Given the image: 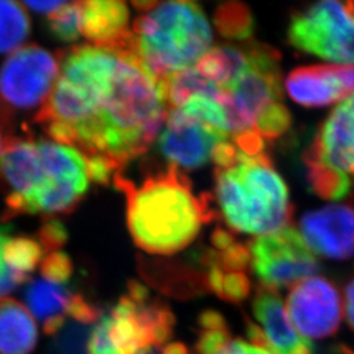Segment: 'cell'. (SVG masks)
Returning a JSON list of instances; mask_svg holds the SVG:
<instances>
[{
	"label": "cell",
	"instance_id": "obj_19",
	"mask_svg": "<svg viewBox=\"0 0 354 354\" xmlns=\"http://www.w3.org/2000/svg\"><path fill=\"white\" fill-rule=\"evenodd\" d=\"M250 58L245 42L243 45H222L207 51L194 68L221 88L227 87L245 71Z\"/></svg>",
	"mask_w": 354,
	"mask_h": 354
},
{
	"label": "cell",
	"instance_id": "obj_26",
	"mask_svg": "<svg viewBox=\"0 0 354 354\" xmlns=\"http://www.w3.org/2000/svg\"><path fill=\"white\" fill-rule=\"evenodd\" d=\"M140 314L151 332L153 346L160 348L167 345L174 336L176 326V317L169 306L160 299H150L140 304Z\"/></svg>",
	"mask_w": 354,
	"mask_h": 354
},
{
	"label": "cell",
	"instance_id": "obj_7",
	"mask_svg": "<svg viewBox=\"0 0 354 354\" xmlns=\"http://www.w3.org/2000/svg\"><path fill=\"white\" fill-rule=\"evenodd\" d=\"M288 41L307 54L354 66V16L345 3L319 1L292 13Z\"/></svg>",
	"mask_w": 354,
	"mask_h": 354
},
{
	"label": "cell",
	"instance_id": "obj_34",
	"mask_svg": "<svg viewBox=\"0 0 354 354\" xmlns=\"http://www.w3.org/2000/svg\"><path fill=\"white\" fill-rule=\"evenodd\" d=\"M197 326L203 330L228 328L227 322L223 315L215 310H203L197 317Z\"/></svg>",
	"mask_w": 354,
	"mask_h": 354
},
{
	"label": "cell",
	"instance_id": "obj_21",
	"mask_svg": "<svg viewBox=\"0 0 354 354\" xmlns=\"http://www.w3.org/2000/svg\"><path fill=\"white\" fill-rule=\"evenodd\" d=\"M4 256L7 264L12 269L15 276L21 285L30 281V274L42 263L46 252L38 239L10 236L4 248Z\"/></svg>",
	"mask_w": 354,
	"mask_h": 354
},
{
	"label": "cell",
	"instance_id": "obj_8",
	"mask_svg": "<svg viewBox=\"0 0 354 354\" xmlns=\"http://www.w3.org/2000/svg\"><path fill=\"white\" fill-rule=\"evenodd\" d=\"M251 269L260 285L281 290L314 277L320 270L317 257L292 226L254 236L248 243Z\"/></svg>",
	"mask_w": 354,
	"mask_h": 354
},
{
	"label": "cell",
	"instance_id": "obj_22",
	"mask_svg": "<svg viewBox=\"0 0 354 354\" xmlns=\"http://www.w3.org/2000/svg\"><path fill=\"white\" fill-rule=\"evenodd\" d=\"M29 30L30 21L23 3L0 0V54L17 50Z\"/></svg>",
	"mask_w": 354,
	"mask_h": 354
},
{
	"label": "cell",
	"instance_id": "obj_6",
	"mask_svg": "<svg viewBox=\"0 0 354 354\" xmlns=\"http://www.w3.org/2000/svg\"><path fill=\"white\" fill-rule=\"evenodd\" d=\"M245 45L248 67L227 87L221 88L218 99L227 115L231 138L254 131L257 120L283 100L279 51L256 41H247Z\"/></svg>",
	"mask_w": 354,
	"mask_h": 354
},
{
	"label": "cell",
	"instance_id": "obj_4",
	"mask_svg": "<svg viewBox=\"0 0 354 354\" xmlns=\"http://www.w3.org/2000/svg\"><path fill=\"white\" fill-rule=\"evenodd\" d=\"M214 177L218 207L232 231L260 236L290 226L288 185L266 152L248 156L239 150L232 163L215 168Z\"/></svg>",
	"mask_w": 354,
	"mask_h": 354
},
{
	"label": "cell",
	"instance_id": "obj_1",
	"mask_svg": "<svg viewBox=\"0 0 354 354\" xmlns=\"http://www.w3.org/2000/svg\"><path fill=\"white\" fill-rule=\"evenodd\" d=\"M58 58L36 121L51 140L82 152L92 181L106 185L158 138L169 111L163 86L130 50L83 45Z\"/></svg>",
	"mask_w": 354,
	"mask_h": 354
},
{
	"label": "cell",
	"instance_id": "obj_29",
	"mask_svg": "<svg viewBox=\"0 0 354 354\" xmlns=\"http://www.w3.org/2000/svg\"><path fill=\"white\" fill-rule=\"evenodd\" d=\"M88 329L80 326L66 327L51 346V354H87Z\"/></svg>",
	"mask_w": 354,
	"mask_h": 354
},
{
	"label": "cell",
	"instance_id": "obj_16",
	"mask_svg": "<svg viewBox=\"0 0 354 354\" xmlns=\"http://www.w3.org/2000/svg\"><path fill=\"white\" fill-rule=\"evenodd\" d=\"M80 35L92 46L129 50L131 29H129L127 4L117 0L80 1Z\"/></svg>",
	"mask_w": 354,
	"mask_h": 354
},
{
	"label": "cell",
	"instance_id": "obj_33",
	"mask_svg": "<svg viewBox=\"0 0 354 354\" xmlns=\"http://www.w3.org/2000/svg\"><path fill=\"white\" fill-rule=\"evenodd\" d=\"M10 239L6 234L0 232V297L11 292L16 289L17 285H20L19 279L15 276L12 269L7 264L6 256H4V248L6 244Z\"/></svg>",
	"mask_w": 354,
	"mask_h": 354
},
{
	"label": "cell",
	"instance_id": "obj_24",
	"mask_svg": "<svg viewBox=\"0 0 354 354\" xmlns=\"http://www.w3.org/2000/svg\"><path fill=\"white\" fill-rule=\"evenodd\" d=\"M218 32L228 39L248 41L254 32V19L251 10L239 1L221 4L214 15Z\"/></svg>",
	"mask_w": 354,
	"mask_h": 354
},
{
	"label": "cell",
	"instance_id": "obj_31",
	"mask_svg": "<svg viewBox=\"0 0 354 354\" xmlns=\"http://www.w3.org/2000/svg\"><path fill=\"white\" fill-rule=\"evenodd\" d=\"M230 342L231 335L228 328L201 330L194 345V352L196 354H219Z\"/></svg>",
	"mask_w": 354,
	"mask_h": 354
},
{
	"label": "cell",
	"instance_id": "obj_17",
	"mask_svg": "<svg viewBox=\"0 0 354 354\" xmlns=\"http://www.w3.org/2000/svg\"><path fill=\"white\" fill-rule=\"evenodd\" d=\"M109 339L118 354H150L153 348L151 332L140 317V304L127 294L109 314Z\"/></svg>",
	"mask_w": 354,
	"mask_h": 354
},
{
	"label": "cell",
	"instance_id": "obj_40",
	"mask_svg": "<svg viewBox=\"0 0 354 354\" xmlns=\"http://www.w3.org/2000/svg\"><path fill=\"white\" fill-rule=\"evenodd\" d=\"M64 327V317H55L48 319L46 322L42 323V328H44V333L48 336H53L55 335L59 329Z\"/></svg>",
	"mask_w": 354,
	"mask_h": 354
},
{
	"label": "cell",
	"instance_id": "obj_14",
	"mask_svg": "<svg viewBox=\"0 0 354 354\" xmlns=\"http://www.w3.org/2000/svg\"><path fill=\"white\" fill-rule=\"evenodd\" d=\"M291 99L307 108L344 102L354 93L353 64H313L292 70L285 80Z\"/></svg>",
	"mask_w": 354,
	"mask_h": 354
},
{
	"label": "cell",
	"instance_id": "obj_27",
	"mask_svg": "<svg viewBox=\"0 0 354 354\" xmlns=\"http://www.w3.org/2000/svg\"><path fill=\"white\" fill-rule=\"evenodd\" d=\"M80 1L66 3L62 8L48 16L51 35L64 42H74L80 37Z\"/></svg>",
	"mask_w": 354,
	"mask_h": 354
},
{
	"label": "cell",
	"instance_id": "obj_41",
	"mask_svg": "<svg viewBox=\"0 0 354 354\" xmlns=\"http://www.w3.org/2000/svg\"><path fill=\"white\" fill-rule=\"evenodd\" d=\"M163 354H190L188 346L184 342H169L162 348Z\"/></svg>",
	"mask_w": 354,
	"mask_h": 354
},
{
	"label": "cell",
	"instance_id": "obj_10",
	"mask_svg": "<svg viewBox=\"0 0 354 354\" xmlns=\"http://www.w3.org/2000/svg\"><path fill=\"white\" fill-rule=\"evenodd\" d=\"M285 307L294 328L307 340L333 336L342 326V294L326 277H308L291 286Z\"/></svg>",
	"mask_w": 354,
	"mask_h": 354
},
{
	"label": "cell",
	"instance_id": "obj_13",
	"mask_svg": "<svg viewBox=\"0 0 354 354\" xmlns=\"http://www.w3.org/2000/svg\"><path fill=\"white\" fill-rule=\"evenodd\" d=\"M301 234L315 256L346 260L354 254V197L307 212Z\"/></svg>",
	"mask_w": 354,
	"mask_h": 354
},
{
	"label": "cell",
	"instance_id": "obj_32",
	"mask_svg": "<svg viewBox=\"0 0 354 354\" xmlns=\"http://www.w3.org/2000/svg\"><path fill=\"white\" fill-rule=\"evenodd\" d=\"M37 239L46 254L61 251V247L67 241V231L61 222L49 221L39 230Z\"/></svg>",
	"mask_w": 354,
	"mask_h": 354
},
{
	"label": "cell",
	"instance_id": "obj_38",
	"mask_svg": "<svg viewBox=\"0 0 354 354\" xmlns=\"http://www.w3.org/2000/svg\"><path fill=\"white\" fill-rule=\"evenodd\" d=\"M66 3L67 1H26L23 3V6L30 11L49 16L51 13L58 11L59 8H62Z\"/></svg>",
	"mask_w": 354,
	"mask_h": 354
},
{
	"label": "cell",
	"instance_id": "obj_30",
	"mask_svg": "<svg viewBox=\"0 0 354 354\" xmlns=\"http://www.w3.org/2000/svg\"><path fill=\"white\" fill-rule=\"evenodd\" d=\"M66 314L75 319L77 323L89 326L92 323H97L104 313L102 308L91 304L82 294H73Z\"/></svg>",
	"mask_w": 354,
	"mask_h": 354
},
{
	"label": "cell",
	"instance_id": "obj_11",
	"mask_svg": "<svg viewBox=\"0 0 354 354\" xmlns=\"http://www.w3.org/2000/svg\"><path fill=\"white\" fill-rule=\"evenodd\" d=\"M231 140L226 133L181 112L169 109L158 136L156 147L168 165L197 169L213 162L216 147Z\"/></svg>",
	"mask_w": 354,
	"mask_h": 354
},
{
	"label": "cell",
	"instance_id": "obj_2",
	"mask_svg": "<svg viewBox=\"0 0 354 354\" xmlns=\"http://www.w3.org/2000/svg\"><path fill=\"white\" fill-rule=\"evenodd\" d=\"M89 181L88 162L79 150L55 140L13 137L0 155V185L6 190L1 221L70 213Z\"/></svg>",
	"mask_w": 354,
	"mask_h": 354
},
{
	"label": "cell",
	"instance_id": "obj_36",
	"mask_svg": "<svg viewBox=\"0 0 354 354\" xmlns=\"http://www.w3.org/2000/svg\"><path fill=\"white\" fill-rule=\"evenodd\" d=\"M219 354H272L266 351L264 348L256 346L251 342H244L241 339L231 340L226 345V348Z\"/></svg>",
	"mask_w": 354,
	"mask_h": 354
},
{
	"label": "cell",
	"instance_id": "obj_9",
	"mask_svg": "<svg viewBox=\"0 0 354 354\" xmlns=\"http://www.w3.org/2000/svg\"><path fill=\"white\" fill-rule=\"evenodd\" d=\"M61 71L58 55L30 44L6 59L0 67V100L21 111L44 106Z\"/></svg>",
	"mask_w": 354,
	"mask_h": 354
},
{
	"label": "cell",
	"instance_id": "obj_12",
	"mask_svg": "<svg viewBox=\"0 0 354 354\" xmlns=\"http://www.w3.org/2000/svg\"><path fill=\"white\" fill-rule=\"evenodd\" d=\"M252 311L259 324L245 317L251 344L272 354H314L313 342L294 328L279 290L259 283L253 297Z\"/></svg>",
	"mask_w": 354,
	"mask_h": 354
},
{
	"label": "cell",
	"instance_id": "obj_15",
	"mask_svg": "<svg viewBox=\"0 0 354 354\" xmlns=\"http://www.w3.org/2000/svg\"><path fill=\"white\" fill-rule=\"evenodd\" d=\"M304 160L315 162L345 176H354V93L323 121L304 152Z\"/></svg>",
	"mask_w": 354,
	"mask_h": 354
},
{
	"label": "cell",
	"instance_id": "obj_35",
	"mask_svg": "<svg viewBox=\"0 0 354 354\" xmlns=\"http://www.w3.org/2000/svg\"><path fill=\"white\" fill-rule=\"evenodd\" d=\"M11 131H12V124H11L10 108L0 100V155L4 151L8 142L13 138Z\"/></svg>",
	"mask_w": 354,
	"mask_h": 354
},
{
	"label": "cell",
	"instance_id": "obj_37",
	"mask_svg": "<svg viewBox=\"0 0 354 354\" xmlns=\"http://www.w3.org/2000/svg\"><path fill=\"white\" fill-rule=\"evenodd\" d=\"M344 310H345V319L354 332V277L345 286Z\"/></svg>",
	"mask_w": 354,
	"mask_h": 354
},
{
	"label": "cell",
	"instance_id": "obj_3",
	"mask_svg": "<svg viewBox=\"0 0 354 354\" xmlns=\"http://www.w3.org/2000/svg\"><path fill=\"white\" fill-rule=\"evenodd\" d=\"M114 185L127 196V227L137 247L153 254H174L197 238L215 210L209 194L197 197L189 178L168 165L140 185L114 177Z\"/></svg>",
	"mask_w": 354,
	"mask_h": 354
},
{
	"label": "cell",
	"instance_id": "obj_18",
	"mask_svg": "<svg viewBox=\"0 0 354 354\" xmlns=\"http://www.w3.org/2000/svg\"><path fill=\"white\" fill-rule=\"evenodd\" d=\"M38 332L32 314L12 298H0V354H30Z\"/></svg>",
	"mask_w": 354,
	"mask_h": 354
},
{
	"label": "cell",
	"instance_id": "obj_20",
	"mask_svg": "<svg viewBox=\"0 0 354 354\" xmlns=\"http://www.w3.org/2000/svg\"><path fill=\"white\" fill-rule=\"evenodd\" d=\"M73 292L67 285L54 283L48 279H32L28 282L24 298L30 314L42 323L48 319L64 317Z\"/></svg>",
	"mask_w": 354,
	"mask_h": 354
},
{
	"label": "cell",
	"instance_id": "obj_25",
	"mask_svg": "<svg viewBox=\"0 0 354 354\" xmlns=\"http://www.w3.org/2000/svg\"><path fill=\"white\" fill-rule=\"evenodd\" d=\"M307 183L323 200H342L352 188V178L311 160H304Z\"/></svg>",
	"mask_w": 354,
	"mask_h": 354
},
{
	"label": "cell",
	"instance_id": "obj_28",
	"mask_svg": "<svg viewBox=\"0 0 354 354\" xmlns=\"http://www.w3.org/2000/svg\"><path fill=\"white\" fill-rule=\"evenodd\" d=\"M39 273L44 279L67 285L73 276V261L70 256L62 251L48 253L39 264Z\"/></svg>",
	"mask_w": 354,
	"mask_h": 354
},
{
	"label": "cell",
	"instance_id": "obj_5",
	"mask_svg": "<svg viewBox=\"0 0 354 354\" xmlns=\"http://www.w3.org/2000/svg\"><path fill=\"white\" fill-rule=\"evenodd\" d=\"M212 28L197 3L156 1L133 23L129 50L163 83L198 64L212 49Z\"/></svg>",
	"mask_w": 354,
	"mask_h": 354
},
{
	"label": "cell",
	"instance_id": "obj_42",
	"mask_svg": "<svg viewBox=\"0 0 354 354\" xmlns=\"http://www.w3.org/2000/svg\"><path fill=\"white\" fill-rule=\"evenodd\" d=\"M345 7H346L348 12L351 13L352 16H354V1H346V3H345Z\"/></svg>",
	"mask_w": 354,
	"mask_h": 354
},
{
	"label": "cell",
	"instance_id": "obj_39",
	"mask_svg": "<svg viewBox=\"0 0 354 354\" xmlns=\"http://www.w3.org/2000/svg\"><path fill=\"white\" fill-rule=\"evenodd\" d=\"M127 295L136 302V304H145L150 301V291L149 289L137 281H130L127 285Z\"/></svg>",
	"mask_w": 354,
	"mask_h": 354
},
{
	"label": "cell",
	"instance_id": "obj_23",
	"mask_svg": "<svg viewBox=\"0 0 354 354\" xmlns=\"http://www.w3.org/2000/svg\"><path fill=\"white\" fill-rule=\"evenodd\" d=\"M205 268V283L207 290L231 304H241L248 298L251 281L245 272H226L215 264H206Z\"/></svg>",
	"mask_w": 354,
	"mask_h": 354
}]
</instances>
